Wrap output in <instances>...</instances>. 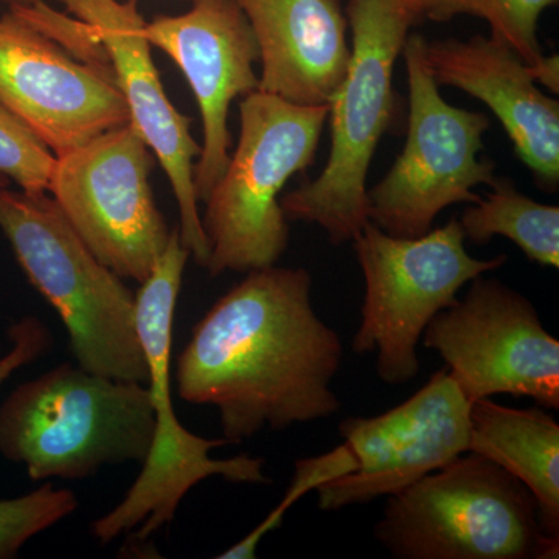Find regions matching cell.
Masks as SVG:
<instances>
[{
  "mask_svg": "<svg viewBox=\"0 0 559 559\" xmlns=\"http://www.w3.org/2000/svg\"><path fill=\"white\" fill-rule=\"evenodd\" d=\"M305 267H263L227 290L193 329L176 369L180 399L219 411L229 443L329 418L344 347L316 314Z\"/></svg>",
  "mask_w": 559,
  "mask_h": 559,
  "instance_id": "obj_1",
  "label": "cell"
},
{
  "mask_svg": "<svg viewBox=\"0 0 559 559\" xmlns=\"http://www.w3.org/2000/svg\"><path fill=\"white\" fill-rule=\"evenodd\" d=\"M352 55L329 105L331 148L318 179L280 198L288 221L318 224L330 242L369 223L371 160L395 119L393 70L415 20L400 0H348Z\"/></svg>",
  "mask_w": 559,
  "mask_h": 559,
  "instance_id": "obj_2",
  "label": "cell"
},
{
  "mask_svg": "<svg viewBox=\"0 0 559 559\" xmlns=\"http://www.w3.org/2000/svg\"><path fill=\"white\" fill-rule=\"evenodd\" d=\"M0 230L32 285L60 314L81 369L146 384L135 296L91 252L53 198L0 189Z\"/></svg>",
  "mask_w": 559,
  "mask_h": 559,
  "instance_id": "obj_3",
  "label": "cell"
},
{
  "mask_svg": "<svg viewBox=\"0 0 559 559\" xmlns=\"http://www.w3.org/2000/svg\"><path fill=\"white\" fill-rule=\"evenodd\" d=\"M154 436L150 390L62 364L0 406V455L33 481L83 480L108 465L145 462Z\"/></svg>",
  "mask_w": 559,
  "mask_h": 559,
  "instance_id": "obj_4",
  "label": "cell"
},
{
  "mask_svg": "<svg viewBox=\"0 0 559 559\" xmlns=\"http://www.w3.org/2000/svg\"><path fill=\"white\" fill-rule=\"evenodd\" d=\"M190 252L180 242L179 229L142 288L135 294L138 330L146 364L154 436L138 480L119 506L92 522V535L102 544L112 543L134 532L146 540L175 520L179 503L194 485L219 476L235 484H270L264 460L248 454L231 459H212L210 451L226 447V439L207 440L180 425L173 409L170 384L171 331L180 283Z\"/></svg>",
  "mask_w": 559,
  "mask_h": 559,
  "instance_id": "obj_5",
  "label": "cell"
},
{
  "mask_svg": "<svg viewBox=\"0 0 559 559\" xmlns=\"http://www.w3.org/2000/svg\"><path fill=\"white\" fill-rule=\"evenodd\" d=\"M374 536L399 559H557L522 481L477 452L389 496Z\"/></svg>",
  "mask_w": 559,
  "mask_h": 559,
  "instance_id": "obj_6",
  "label": "cell"
},
{
  "mask_svg": "<svg viewBox=\"0 0 559 559\" xmlns=\"http://www.w3.org/2000/svg\"><path fill=\"white\" fill-rule=\"evenodd\" d=\"M329 105L305 106L253 91L240 103V139L210 190L201 216L209 241L205 270L249 272L274 266L289 241L280 194L314 164Z\"/></svg>",
  "mask_w": 559,
  "mask_h": 559,
  "instance_id": "obj_7",
  "label": "cell"
},
{
  "mask_svg": "<svg viewBox=\"0 0 559 559\" xmlns=\"http://www.w3.org/2000/svg\"><path fill=\"white\" fill-rule=\"evenodd\" d=\"M465 242L455 218L417 238L393 237L369 221L353 240L366 294L352 348L377 353V373L385 384L414 380L430 320L454 305L471 280L506 264L507 255L474 259Z\"/></svg>",
  "mask_w": 559,
  "mask_h": 559,
  "instance_id": "obj_8",
  "label": "cell"
},
{
  "mask_svg": "<svg viewBox=\"0 0 559 559\" xmlns=\"http://www.w3.org/2000/svg\"><path fill=\"white\" fill-rule=\"evenodd\" d=\"M426 39L407 36L409 121L403 151L388 175L369 190V219L393 237L417 238L455 204H476L474 189L491 186L495 162L480 159L487 114L455 108L441 97L426 60Z\"/></svg>",
  "mask_w": 559,
  "mask_h": 559,
  "instance_id": "obj_9",
  "label": "cell"
},
{
  "mask_svg": "<svg viewBox=\"0 0 559 559\" xmlns=\"http://www.w3.org/2000/svg\"><path fill=\"white\" fill-rule=\"evenodd\" d=\"M131 123L58 156L51 198L91 252L123 280L142 285L170 241L154 201V154Z\"/></svg>",
  "mask_w": 559,
  "mask_h": 559,
  "instance_id": "obj_10",
  "label": "cell"
},
{
  "mask_svg": "<svg viewBox=\"0 0 559 559\" xmlns=\"http://www.w3.org/2000/svg\"><path fill=\"white\" fill-rule=\"evenodd\" d=\"M423 333L471 404L495 395L532 399L559 409V341L527 297L498 278L477 275Z\"/></svg>",
  "mask_w": 559,
  "mask_h": 559,
  "instance_id": "obj_11",
  "label": "cell"
},
{
  "mask_svg": "<svg viewBox=\"0 0 559 559\" xmlns=\"http://www.w3.org/2000/svg\"><path fill=\"white\" fill-rule=\"evenodd\" d=\"M469 409L450 371L441 369L392 411L344 419L340 433L356 469L316 489L319 509L364 506L443 468L468 451Z\"/></svg>",
  "mask_w": 559,
  "mask_h": 559,
  "instance_id": "obj_12",
  "label": "cell"
},
{
  "mask_svg": "<svg viewBox=\"0 0 559 559\" xmlns=\"http://www.w3.org/2000/svg\"><path fill=\"white\" fill-rule=\"evenodd\" d=\"M0 102L55 157L130 123L112 76L73 60L13 11L0 17Z\"/></svg>",
  "mask_w": 559,
  "mask_h": 559,
  "instance_id": "obj_13",
  "label": "cell"
},
{
  "mask_svg": "<svg viewBox=\"0 0 559 559\" xmlns=\"http://www.w3.org/2000/svg\"><path fill=\"white\" fill-rule=\"evenodd\" d=\"M58 2L84 22L100 40L112 68L114 83L130 110V123L170 179L179 209L180 242L190 257L205 267L210 248L194 191V159L200 157L201 145L191 135V120L171 105L162 86L138 0Z\"/></svg>",
  "mask_w": 559,
  "mask_h": 559,
  "instance_id": "obj_14",
  "label": "cell"
},
{
  "mask_svg": "<svg viewBox=\"0 0 559 559\" xmlns=\"http://www.w3.org/2000/svg\"><path fill=\"white\" fill-rule=\"evenodd\" d=\"M179 16L146 22L151 46L168 55L186 76L202 120L201 154L194 164L198 201L207 200L230 159V106L259 91V44L234 0H191Z\"/></svg>",
  "mask_w": 559,
  "mask_h": 559,
  "instance_id": "obj_15",
  "label": "cell"
},
{
  "mask_svg": "<svg viewBox=\"0 0 559 559\" xmlns=\"http://www.w3.org/2000/svg\"><path fill=\"white\" fill-rule=\"evenodd\" d=\"M426 60L439 86L485 103L498 117L514 153L547 191L559 183V103L544 94L527 64L492 36L426 40Z\"/></svg>",
  "mask_w": 559,
  "mask_h": 559,
  "instance_id": "obj_16",
  "label": "cell"
},
{
  "mask_svg": "<svg viewBox=\"0 0 559 559\" xmlns=\"http://www.w3.org/2000/svg\"><path fill=\"white\" fill-rule=\"evenodd\" d=\"M234 2L259 44V90L296 105H330L352 55L340 0Z\"/></svg>",
  "mask_w": 559,
  "mask_h": 559,
  "instance_id": "obj_17",
  "label": "cell"
},
{
  "mask_svg": "<svg viewBox=\"0 0 559 559\" xmlns=\"http://www.w3.org/2000/svg\"><path fill=\"white\" fill-rule=\"evenodd\" d=\"M468 451L516 477L538 502L539 520L559 538V425L540 407L502 406L489 399L469 409Z\"/></svg>",
  "mask_w": 559,
  "mask_h": 559,
  "instance_id": "obj_18",
  "label": "cell"
},
{
  "mask_svg": "<svg viewBox=\"0 0 559 559\" xmlns=\"http://www.w3.org/2000/svg\"><path fill=\"white\" fill-rule=\"evenodd\" d=\"M484 198L463 210L459 219L466 240L487 245L506 237L540 266L559 267V207L540 204L521 193L507 178H498Z\"/></svg>",
  "mask_w": 559,
  "mask_h": 559,
  "instance_id": "obj_19",
  "label": "cell"
},
{
  "mask_svg": "<svg viewBox=\"0 0 559 559\" xmlns=\"http://www.w3.org/2000/svg\"><path fill=\"white\" fill-rule=\"evenodd\" d=\"M558 0H433L425 14L430 21L447 22L452 17H479L491 28V36L511 47L525 64L544 57L538 38L544 11Z\"/></svg>",
  "mask_w": 559,
  "mask_h": 559,
  "instance_id": "obj_20",
  "label": "cell"
},
{
  "mask_svg": "<svg viewBox=\"0 0 559 559\" xmlns=\"http://www.w3.org/2000/svg\"><path fill=\"white\" fill-rule=\"evenodd\" d=\"M76 507L72 491L55 489L50 481L31 495L0 500V559L17 557L33 536L53 527Z\"/></svg>",
  "mask_w": 559,
  "mask_h": 559,
  "instance_id": "obj_21",
  "label": "cell"
},
{
  "mask_svg": "<svg viewBox=\"0 0 559 559\" xmlns=\"http://www.w3.org/2000/svg\"><path fill=\"white\" fill-rule=\"evenodd\" d=\"M356 469V460L345 443L336 450L319 455V457L300 459L296 462L293 480H290L285 496L280 500L278 506L264 518L260 525H257L246 538L238 540L235 546L219 555V559H253L257 558V549L267 533L282 527L285 514L288 513L294 503L299 502L305 495L318 489L320 485L331 479L353 473Z\"/></svg>",
  "mask_w": 559,
  "mask_h": 559,
  "instance_id": "obj_22",
  "label": "cell"
},
{
  "mask_svg": "<svg viewBox=\"0 0 559 559\" xmlns=\"http://www.w3.org/2000/svg\"><path fill=\"white\" fill-rule=\"evenodd\" d=\"M57 157L0 102V175L27 193H46Z\"/></svg>",
  "mask_w": 559,
  "mask_h": 559,
  "instance_id": "obj_23",
  "label": "cell"
},
{
  "mask_svg": "<svg viewBox=\"0 0 559 559\" xmlns=\"http://www.w3.org/2000/svg\"><path fill=\"white\" fill-rule=\"evenodd\" d=\"M9 336L13 345L10 352L0 358V385L9 380L14 371L43 356L51 345L49 329L33 316H27L14 323L9 331Z\"/></svg>",
  "mask_w": 559,
  "mask_h": 559,
  "instance_id": "obj_24",
  "label": "cell"
},
{
  "mask_svg": "<svg viewBox=\"0 0 559 559\" xmlns=\"http://www.w3.org/2000/svg\"><path fill=\"white\" fill-rule=\"evenodd\" d=\"M530 76L540 87L558 94L559 92V57L558 55H544L539 61L527 64Z\"/></svg>",
  "mask_w": 559,
  "mask_h": 559,
  "instance_id": "obj_25",
  "label": "cell"
},
{
  "mask_svg": "<svg viewBox=\"0 0 559 559\" xmlns=\"http://www.w3.org/2000/svg\"><path fill=\"white\" fill-rule=\"evenodd\" d=\"M400 2L403 3L404 9L409 11L411 16L417 21L418 17L425 16L428 13L433 0H400Z\"/></svg>",
  "mask_w": 559,
  "mask_h": 559,
  "instance_id": "obj_26",
  "label": "cell"
},
{
  "mask_svg": "<svg viewBox=\"0 0 559 559\" xmlns=\"http://www.w3.org/2000/svg\"><path fill=\"white\" fill-rule=\"evenodd\" d=\"M3 2L9 3V7H14V5H28V3L35 2V0H3Z\"/></svg>",
  "mask_w": 559,
  "mask_h": 559,
  "instance_id": "obj_27",
  "label": "cell"
},
{
  "mask_svg": "<svg viewBox=\"0 0 559 559\" xmlns=\"http://www.w3.org/2000/svg\"><path fill=\"white\" fill-rule=\"evenodd\" d=\"M10 180L5 178V176L0 175V189H5L9 187Z\"/></svg>",
  "mask_w": 559,
  "mask_h": 559,
  "instance_id": "obj_28",
  "label": "cell"
}]
</instances>
